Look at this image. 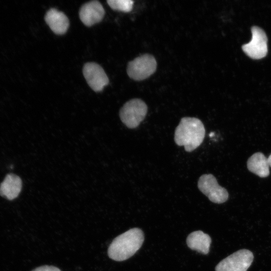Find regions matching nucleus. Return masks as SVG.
Listing matches in <instances>:
<instances>
[{
    "label": "nucleus",
    "instance_id": "1",
    "mask_svg": "<svg viewBox=\"0 0 271 271\" xmlns=\"http://www.w3.org/2000/svg\"><path fill=\"white\" fill-rule=\"evenodd\" d=\"M205 135V129L198 118L184 117L176 127L174 141L179 146H184L185 150L191 152L202 143Z\"/></svg>",
    "mask_w": 271,
    "mask_h": 271
},
{
    "label": "nucleus",
    "instance_id": "12",
    "mask_svg": "<svg viewBox=\"0 0 271 271\" xmlns=\"http://www.w3.org/2000/svg\"><path fill=\"white\" fill-rule=\"evenodd\" d=\"M188 246L192 250L203 254L209 253L211 239L210 236L201 230L192 232L186 239Z\"/></svg>",
    "mask_w": 271,
    "mask_h": 271
},
{
    "label": "nucleus",
    "instance_id": "8",
    "mask_svg": "<svg viewBox=\"0 0 271 271\" xmlns=\"http://www.w3.org/2000/svg\"><path fill=\"white\" fill-rule=\"evenodd\" d=\"M83 74L89 87L95 92L103 90L109 79L102 67L95 62H87L83 67Z\"/></svg>",
    "mask_w": 271,
    "mask_h": 271
},
{
    "label": "nucleus",
    "instance_id": "9",
    "mask_svg": "<svg viewBox=\"0 0 271 271\" xmlns=\"http://www.w3.org/2000/svg\"><path fill=\"white\" fill-rule=\"evenodd\" d=\"M105 11L98 1H92L83 5L79 10V18L86 26L90 27L103 19Z\"/></svg>",
    "mask_w": 271,
    "mask_h": 271
},
{
    "label": "nucleus",
    "instance_id": "4",
    "mask_svg": "<svg viewBox=\"0 0 271 271\" xmlns=\"http://www.w3.org/2000/svg\"><path fill=\"white\" fill-rule=\"evenodd\" d=\"M157 66V63L155 57L151 54H145L128 63L126 72L131 79L141 81L154 74Z\"/></svg>",
    "mask_w": 271,
    "mask_h": 271
},
{
    "label": "nucleus",
    "instance_id": "13",
    "mask_svg": "<svg viewBox=\"0 0 271 271\" xmlns=\"http://www.w3.org/2000/svg\"><path fill=\"white\" fill-rule=\"evenodd\" d=\"M247 166L251 172L260 177L265 178L269 174L267 158L261 153L257 152L252 155L247 161Z\"/></svg>",
    "mask_w": 271,
    "mask_h": 271
},
{
    "label": "nucleus",
    "instance_id": "10",
    "mask_svg": "<svg viewBox=\"0 0 271 271\" xmlns=\"http://www.w3.org/2000/svg\"><path fill=\"white\" fill-rule=\"evenodd\" d=\"M44 19L51 30L57 35L64 34L69 27L67 17L55 8H51L46 12Z\"/></svg>",
    "mask_w": 271,
    "mask_h": 271
},
{
    "label": "nucleus",
    "instance_id": "5",
    "mask_svg": "<svg viewBox=\"0 0 271 271\" xmlns=\"http://www.w3.org/2000/svg\"><path fill=\"white\" fill-rule=\"evenodd\" d=\"M253 259L252 252L246 249H240L219 262L215 271H246Z\"/></svg>",
    "mask_w": 271,
    "mask_h": 271
},
{
    "label": "nucleus",
    "instance_id": "11",
    "mask_svg": "<svg viewBox=\"0 0 271 271\" xmlns=\"http://www.w3.org/2000/svg\"><path fill=\"white\" fill-rule=\"evenodd\" d=\"M22 188L20 177L14 174H8L0 184V195L9 200H13L19 196Z\"/></svg>",
    "mask_w": 271,
    "mask_h": 271
},
{
    "label": "nucleus",
    "instance_id": "2",
    "mask_svg": "<svg viewBox=\"0 0 271 271\" xmlns=\"http://www.w3.org/2000/svg\"><path fill=\"white\" fill-rule=\"evenodd\" d=\"M144 240V232L141 229H130L113 240L108 248V256L115 261L125 260L136 253Z\"/></svg>",
    "mask_w": 271,
    "mask_h": 271
},
{
    "label": "nucleus",
    "instance_id": "7",
    "mask_svg": "<svg viewBox=\"0 0 271 271\" xmlns=\"http://www.w3.org/2000/svg\"><path fill=\"white\" fill-rule=\"evenodd\" d=\"M252 39L242 46L243 52L253 59H260L267 53V38L264 31L260 28L253 26L251 28Z\"/></svg>",
    "mask_w": 271,
    "mask_h": 271
},
{
    "label": "nucleus",
    "instance_id": "3",
    "mask_svg": "<svg viewBox=\"0 0 271 271\" xmlns=\"http://www.w3.org/2000/svg\"><path fill=\"white\" fill-rule=\"evenodd\" d=\"M148 112L146 103L139 98H133L125 102L119 111L121 121L129 128L138 127L145 119Z\"/></svg>",
    "mask_w": 271,
    "mask_h": 271
},
{
    "label": "nucleus",
    "instance_id": "14",
    "mask_svg": "<svg viewBox=\"0 0 271 271\" xmlns=\"http://www.w3.org/2000/svg\"><path fill=\"white\" fill-rule=\"evenodd\" d=\"M107 3L112 10L124 12L131 11L133 5L131 0H107Z\"/></svg>",
    "mask_w": 271,
    "mask_h": 271
},
{
    "label": "nucleus",
    "instance_id": "15",
    "mask_svg": "<svg viewBox=\"0 0 271 271\" xmlns=\"http://www.w3.org/2000/svg\"><path fill=\"white\" fill-rule=\"evenodd\" d=\"M32 271H61V270L54 266L43 265L37 267Z\"/></svg>",
    "mask_w": 271,
    "mask_h": 271
},
{
    "label": "nucleus",
    "instance_id": "6",
    "mask_svg": "<svg viewBox=\"0 0 271 271\" xmlns=\"http://www.w3.org/2000/svg\"><path fill=\"white\" fill-rule=\"evenodd\" d=\"M198 188L213 203L221 204L228 198V193L226 189L220 186L216 178L211 174L202 175L199 178Z\"/></svg>",
    "mask_w": 271,
    "mask_h": 271
},
{
    "label": "nucleus",
    "instance_id": "16",
    "mask_svg": "<svg viewBox=\"0 0 271 271\" xmlns=\"http://www.w3.org/2000/svg\"><path fill=\"white\" fill-rule=\"evenodd\" d=\"M267 161H268L269 166L271 167V154L269 155V156L267 158Z\"/></svg>",
    "mask_w": 271,
    "mask_h": 271
}]
</instances>
